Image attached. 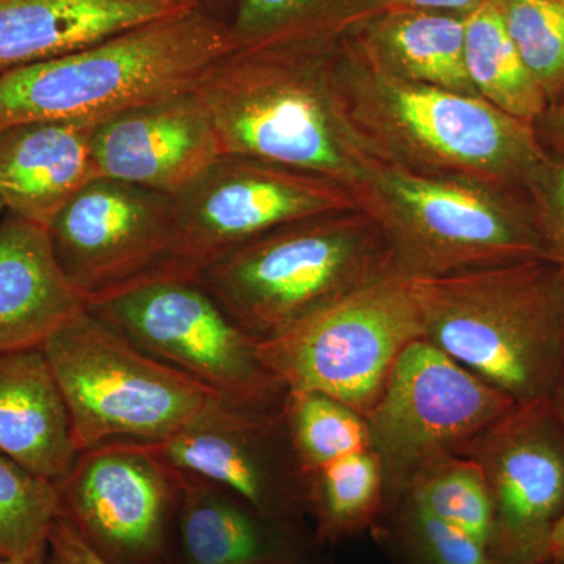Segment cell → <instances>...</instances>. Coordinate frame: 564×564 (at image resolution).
Returning a JSON list of instances; mask_svg holds the SVG:
<instances>
[{
  "label": "cell",
  "mask_w": 564,
  "mask_h": 564,
  "mask_svg": "<svg viewBox=\"0 0 564 564\" xmlns=\"http://www.w3.org/2000/svg\"><path fill=\"white\" fill-rule=\"evenodd\" d=\"M226 52L228 24L202 11L148 22L0 76V128L35 120H106L192 90Z\"/></svg>",
  "instance_id": "277c9868"
},
{
  "label": "cell",
  "mask_w": 564,
  "mask_h": 564,
  "mask_svg": "<svg viewBox=\"0 0 564 564\" xmlns=\"http://www.w3.org/2000/svg\"><path fill=\"white\" fill-rule=\"evenodd\" d=\"M392 273L399 272L383 234L356 207L274 229L223 256L195 280L263 343Z\"/></svg>",
  "instance_id": "5b68a950"
},
{
  "label": "cell",
  "mask_w": 564,
  "mask_h": 564,
  "mask_svg": "<svg viewBox=\"0 0 564 564\" xmlns=\"http://www.w3.org/2000/svg\"><path fill=\"white\" fill-rule=\"evenodd\" d=\"M551 556L552 560H564V518L552 536Z\"/></svg>",
  "instance_id": "8d00e7d4"
},
{
  "label": "cell",
  "mask_w": 564,
  "mask_h": 564,
  "mask_svg": "<svg viewBox=\"0 0 564 564\" xmlns=\"http://www.w3.org/2000/svg\"><path fill=\"white\" fill-rule=\"evenodd\" d=\"M321 564H326L325 562H322Z\"/></svg>",
  "instance_id": "60d3db41"
},
{
  "label": "cell",
  "mask_w": 564,
  "mask_h": 564,
  "mask_svg": "<svg viewBox=\"0 0 564 564\" xmlns=\"http://www.w3.org/2000/svg\"><path fill=\"white\" fill-rule=\"evenodd\" d=\"M87 310L133 347L223 397L270 404L284 399L288 389L263 366L258 340L196 280L151 278Z\"/></svg>",
  "instance_id": "9c48e42d"
},
{
  "label": "cell",
  "mask_w": 564,
  "mask_h": 564,
  "mask_svg": "<svg viewBox=\"0 0 564 564\" xmlns=\"http://www.w3.org/2000/svg\"><path fill=\"white\" fill-rule=\"evenodd\" d=\"M516 404L425 337L408 345L366 415L370 448L383 467L384 511L421 467L459 454Z\"/></svg>",
  "instance_id": "30bf717a"
},
{
  "label": "cell",
  "mask_w": 564,
  "mask_h": 564,
  "mask_svg": "<svg viewBox=\"0 0 564 564\" xmlns=\"http://www.w3.org/2000/svg\"><path fill=\"white\" fill-rule=\"evenodd\" d=\"M3 210H6V207H3L2 202H0V214H2Z\"/></svg>",
  "instance_id": "ab89813d"
},
{
  "label": "cell",
  "mask_w": 564,
  "mask_h": 564,
  "mask_svg": "<svg viewBox=\"0 0 564 564\" xmlns=\"http://www.w3.org/2000/svg\"><path fill=\"white\" fill-rule=\"evenodd\" d=\"M99 177L176 196L223 155L214 118L195 88L96 122Z\"/></svg>",
  "instance_id": "2e32d148"
},
{
  "label": "cell",
  "mask_w": 564,
  "mask_h": 564,
  "mask_svg": "<svg viewBox=\"0 0 564 564\" xmlns=\"http://www.w3.org/2000/svg\"><path fill=\"white\" fill-rule=\"evenodd\" d=\"M403 497L469 534L484 544L489 554L491 502L484 474L474 459L458 454L436 456L414 475Z\"/></svg>",
  "instance_id": "4316f807"
},
{
  "label": "cell",
  "mask_w": 564,
  "mask_h": 564,
  "mask_svg": "<svg viewBox=\"0 0 564 564\" xmlns=\"http://www.w3.org/2000/svg\"><path fill=\"white\" fill-rule=\"evenodd\" d=\"M85 307L58 267L47 229L7 214L0 223V352L41 348Z\"/></svg>",
  "instance_id": "ffe728a7"
},
{
  "label": "cell",
  "mask_w": 564,
  "mask_h": 564,
  "mask_svg": "<svg viewBox=\"0 0 564 564\" xmlns=\"http://www.w3.org/2000/svg\"><path fill=\"white\" fill-rule=\"evenodd\" d=\"M486 0H381L384 10L413 9L448 11V13L466 14L473 13L478 7L484 6Z\"/></svg>",
  "instance_id": "836d02e7"
},
{
  "label": "cell",
  "mask_w": 564,
  "mask_h": 564,
  "mask_svg": "<svg viewBox=\"0 0 564 564\" xmlns=\"http://www.w3.org/2000/svg\"><path fill=\"white\" fill-rule=\"evenodd\" d=\"M337 82L352 128L378 162L525 192L551 162L532 124L480 96L393 77L352 36L340 44Z\"/></svg>",
  "instance_id": "7a4b0ae2"
},
{
  "label": "cell",
  "mask_w": 564,
  "mask_h": 564,
  "mask_svg": "<svg viewBox=\"0 0 564 564\" xmlns=\"http://www.w3.org/2000/svg\"><path fill=\"white\" fill-rule=\"evenodd\" d=\"M384 503L383 467L372 448L306 475V518L313 519L314 536L322 547L370 532Z\"/></svg>",
  "instance_id": "cb8c5ba5"
},
{
  "label": "cell",
  "mask_w": 564,
  "mask_h": 564,
  "mask_svg": "<svg viewBox=\"0 0 564 564\" xmlns=\"http://www.w3.org/2000/svg\"><path fill=\"white\" fill-rule=\"evenodd\" d=\"M57 514L55 485L0 452V560L46 558Z\"/></svg>",
  "instance_id": "f1b7e54d"
},
{
  "label": "cell",
  "mask_w": 564,
  "mask_h": 564,
  "mask_svg": "<svg viewBox=\"0 0 564 564\" xmlns=\"http://www.w3.org/2000/svg\"><path fill=\"white\" fill-rule=\"evenodd\" d=\"M464 62L477 95L505 113L533 126L551 106L489 0L466 14Z\"/></svg>",
  "instance_id": "d4e9b609"
},
{
  "label": "cell",
  "mask_w": 564,
  "mask_h": 564,
  "mask_svg": "<svg viewBox=\"0 0 564 564\" xmlns=\"http://www.w3.org/2000/svg\"><path fill=\"white\" fill-rule=\"evenodd\" d=\"M281 414L304 477L370 448L366 417L325 393L288 389Z\"/></svg>",
  "instance_id": "484cf974"
},
{
  "label": "cell",
  "mask_w": 564,
  "mask_h": 564,
  "mask_svg": "<svg viewBox=\"0 0 564 564\" xmlns=\"http://www.w3.org/2000/svg\"><path fill=\"white\" fill-rule=\"evenodd\" d=\"M96 122L35 120L0 128V202L9 214L50 228L55 215L98 176Z\"/></svg>",
  "instance_id": "ac0fdd59"
},
{
  "label": "cell",
  "mask_w": 564,
  "mask_h": 564,
  "mask_svg": "<svg viewBox=\"0 0 564 564\" xmlns=\"http://www.w3.org/2000/svg\"><path fill=\"white\" fill-rule=\"evenodd\" d=\"M352 196L383 234L397 272L410 280L549 259L525 191L378 162Z\"/></svg>",
  "instance_id": "8992f818"
},
{
  "label": "cell",
  "mask_w": 564,
  "mask_h": 564,
  "mask_svg": "<svg viewBox=\"0 0 564 564\" xmlns=\"http://www.w3.org/2000/svg\"><path fill=\"white\" fill-rule=\"evenodd\" d=\"M176 239L162 276L195 280L215 261L291 223L356 209L339 182L280 163L223 154L173 196Z\"/></svg>",
  "instance_id": "8fae6325"
},
{
  "label": "cell",
  "mask_w": 564,
  "mask_h": 564,
  "mask_svg": "<svg viewBox=\"0 0 564 564\" xmlns=\"http://www.w3.org/2000/svg\"><path fill=\"white\" fill-rule=\"evenodd\" d=\"M281 404L218 395L180 432L147 445L176 473L221 486L263 513L306 521V477Z\"/></svg>",
  "instance_id": "9a60e30c"
},
{
  "label": "cell",
  "mask_w": 564,
  "mask_h": 564,
  "mask_svg": "<svg viewBox=\"0 0 564 564\" xmlns=\"http://www.w3.org/2000/svg\"><path fill=\"white\" fill-rule=\"evenodd\" d=\"M191 10V0H0V76Z\"/></svg>",
  "instance_id": "d6986e66"
},
{
  "label": "cell",
  "mask_w": 564,
  "mask_h": 564,
  "mask_svg": "<svg viewBox=\"0 0 564 564\" xmlns=\"http://www.w3.org/2000/svg\"><path fill=\"white\" fill-rule=\"evenodd\" d=\"M533 129L549 159L564 166V102L551 104Z\"/></svg>",
  "instance_id": "d6a6232c"
},
{
  "label": "cell",
  "mask_w": 564,
  "mask_h": 564,
  "mask_svg": "<svg viewBox=\"0 0 564 564\" xmlns=\"http://www.w3.org/2000/svg\"><path fill=\"white\" fill-rule=\"evenodd\" d=\"M423 337L413 281L392 273L258 343V351L285 389L325 393L366 417L397 359Z\"/></svg>",
  "instance_id": "ba28073f"
},
{
  "label": "cell",
  "mask_w": 564,
  "mask_h": 564,
  "mask_svg": "<svg viewBox=\"0 0 564 564\" xmlns=\"http://www.w3.org/2000/svg\"><path fill=\"white\" fill-rule=\"evenodd\" d=\"M55 489L58 514L104 562L174 564L180 474L147 444L82 451Z\"/></svg>",
  "instance_id": "7c38bea8"
},
{
  "label": "cell",
  "mask_w": 564,
  "mask_h": 564,
  "mask_svg": "<svg viewBox=\"0 0 564 564\" xmlns=\"http://www.w3.org/2000/svg\"><path fill=\"white\" fill-rule=\"evenodd\" d=\"M180 489L174 564L322 563V545L306 521L263 513L192 475L180 474Z\"/></svg>",
  "instance_id": "e0dca14e"
},
{
  "label": "cell",
  "mask_w": 564,
  "mask_h": 564,
  "mask_svg": "<svg viewBox=\"0 0 564 564\" xmlns=\"http://www.w3.org/2000/svg\"><path fill=\"white\" fill-rule=\"evenodd\" d=\"M549 104L564 102V0H489Z\"/></svg>",
  "instance_id": "f546056e"
},
{
  "label": "cell",
  "mask_w": 564,
  "mask_h": 564,
  "mask_svg": "<svg viewBox=\"0 0 564 564\" xmlns=\"http://www.w3.org/2000/svg\"><path fill=\"white\" fill-rule=\"evenodd\" d=\"M44 560H32V562H11V560H0V564H44Z\"/></svg>",
  "instance_id": "74e56055"
},
{
  "label": "cell",
  "mask_w": 564,
  "mask_h": 564,
  "mask_svg": "<svg viewBox=\"0 0 564 564\" xmlns=\"http://www.w3.org/2000/svg\"><path fill=\"white\" fill-rule=\"evenodd\" d=\"M191 2L196 10L202 11L207 17L229 24L239 0H191Z\"/></svg>",
  "instance_id": "e575fe53"
},
{
  "label": "cell",
  "mask_w": 564,
  "mask_h": 564,
  "mask_svg": "<svg viewBox=\"0 0 564 564\" xmlns=\"http://www.w3.org/2000/svg\"><path fill=\"white\" fill-rule=\"evenodd\" d=\"M458 455L484 474L492 564L551 562L564 518V425L545 402L516 404Z\"/></svg>",
  "instance_id": "4fadbf2b"
},
{
  "label": "cell",
  "mask_w": 564,
  "mask_h": 564,
  "mask_svg": "<svg viewBox=\"0 0 564 564\" xmlns=\"http://www.w3.org/2000/svg\"><path fill=\"white\" fill-rule=\"evenodd\" d=\"M44 564H109L99 558L82 541L73 527L57 514L47 540L46 562Z\"/></svg>",
  "instance_id": "1f68e13d"
},
{
  "label": "cell",
  "mask_w": 564,
  "mask_h": 564,
  "mask_svg": "<svg viewBox=\"0 0 564 564\" xmlns=\"http://www.w3.org/2000/svg\"><path fill=\"white\" fill-rule=\"evenodd\" d=\"M344 40L229 51L212 63L195 90L223 154L280 163L355 193L378 161L352 128L337 82Z\"/></svg>",
  "instance_id": "6da1fadb"
},
{
  "label": "cell",
  "mask_w": 564,
  "mask_h": 564,
  "mask_svg": "<svg viewBox=\"0 0 564 564\" xmlns=\"http://www.w3.org/2000/svg\"><path fill=\"white\" fill-rule=\"evenodd\" d=\"M370 532L393 564H492L484 544L406 497Z\"/></svg>",
  "instance_id": "83f0119b"
},
{
  "label": "cell",
  "mask_w": 564,
  "mask_h": 564,
  "mask_svg": "<svg viewBox=\"0 0 564 564\" xmlns=\"http://www.w3.org/2000/svg\"><path fill=\"white\" fill-rule=\"evenodd\" d=\"M77 452L109 441L161 443L220 393L133 347L85 307L41 345Z\"/></svg>",
  "instance_id": "52a82bcc"
},
{
  "label": "cell",
  "mask_w": 564,
  "mask_h": 564,
  "mask_svg": "<svg viewBox=\"0 0 564 564\" xmlns=\"http://www.w3.org/2000/svg\"><path fill=\"white\" fill-rule=\"evenodd\" d=\"M52 251L66 280L90 304L151 278L172 259V196L95 177L52 220Z\"/></svg>",
  "instance_id": "5bb4252c"
},
{
  "label": "cell",
  "mask_w": 564,
  "mask_h": 564,
  "mask_svg": "<svg viewBox=\"0 0 564 564\" xmlns=\"http://www.w3.org/2000/svg\"><path fill=\"white\" fill-rule=\"evenodd\" d=\"M544 564H564V560H551V562Z\"/></svg>",
  "instance_id": "f35d334b"
},
{
  "label": "cell",
  "mask_w": 564,
  "mask_h": 564,
  "mask_svg": "<svg viewBox=\"0 0 564 564\" xmlns=\"http://www.w3.org/2000/svg\"><path fill=\"white\" fill-rule=\"evenodd\" d=\"M383 10L381 0H239L229 51L348 39Z\"/></svg>",
  "instance_id": "603a6c76"
},
{
  "label": "cell",
  "mask_w": 564,
  "mask_h": 564,
  "mask_svg": "<svg viewBox=\"0 0 564 564\" xmlns=\"http://www.w3.org/2000/svg\"><path fill=\"white\" fill-rule=\"evenodd\" d=\"M352 39L370 61L393 77L478 96L464 62V14L383 10Z\"/></svg>",
  "instance_id": "7402d4cb"
},
{
  "label": "cell",
  "mask_w": 564,
  "mask_h": 564,
  "mask_svg": "<svg viewBox=\"0 0 564 564\" xmlns=\"http://www.w3.org/2000/svg\"><path fill=\"white\" fill-rule=\"evenodd\" d=\"M547 403L564 425V364L558 381H556L555 388L552 389L551 395H549Z\"/></svg>",
  "instance_id": "d590c367"
},
{
  "label": "cell",
  "mask_w": 564,
  "mask_h": 564,
  "mask_svg": "<svg viewBox=\"0 0 564 564\" xmlns=\"http://www.w3.org/2000/svg\"><path fill=\"white\" fill-rule=\"evenodd\" d=\"M0 452L54 485L79 454L68 408L41 348L0 352Z\"/></svg>",
  "instance_id": "44dd1931"
},
{
  "label": "cell",
  "mask_w": 564,
  "mask_h": 564,
  "mask_svg": "<svg viewBox=\"0 0 564 564\" xmlns=\"http://www.w3.org/2000/svg\"><path fill=\"white\" fill-rule=\"evenodd\" d=\"M529 196L549 259L564 276V166L549 162L530 185Z\"/></svg>",
  "instance_id": "4dcf8cb0"
},
{
  "label": "cell",
  "mask_w": 564,
  "mask_h": 564,
  "mask_svg": "<svg viewBox=\"0 0 564 564\" xmlns=\"http://www.w3.org/2000/svg\"><path fill=\"white\" fill-rule=\"evenodd\" d=\"M413 281L425 339L514 403L545 402L564 364V276L534 259Z\"/></svg>",
  "instance_id": "3957f363"
}]
</instances>
